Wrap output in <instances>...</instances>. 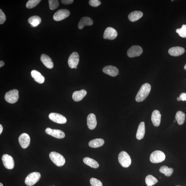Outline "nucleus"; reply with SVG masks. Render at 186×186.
I'll list each match as a JSON object with an SVG mask.
<instances>
[{"mask_svg":"<svg viewBox=\"0 0 186 186\" xmlns=\"http://www.w3.org/2000/svg\"><path fill=\"white\" fill-rule=\"evenodd\" d=\"M42 19L41 17L38 16H32L29 18L28 22L32 26L36 27L41 23Z\"/></svg>","mask_w":186,"mask_h":186,"instance_id":"bb28decb","label":"nucleus"},{"mask_svg":"<svg viewBox=\"0 0 186 186\" xmlns=\"http://www.w3.org/2000/svg\"><path fill=\"white\" fill-rule=\"evenodd\" d=\"M87 94V91L84 89L75 91L73 93L72 99L75 101H79L84 98Z\"/></svg>","mask_w":186,"mask_h":186,"instance_id":"aec40b11","label":"nucleus"},{"mask_svg":"<svg viewBox=\"0 0 186 186\" xmlns=\"http://www.w3.org/2000/svg\"><path fill=\"white\" fill-rule=\"evenodd\" d=\"M19 91L17 89L10 90L6 93L5 96L6 101L10 104H14L16 102L19 98Z\"/></svg>","mask_w":186,"mask_h":186,"instance_id":"39448f33","label":"nucleus"},{"mask_svg":"<svg viewBox=\"0 0 186 186\" xmlns=\"http://www.w3.org/2000/svg\"></svg>","mask_w":186,"mask_h":186,"instance_id":"de8ad7c7","label":"nucleus"},{"mask_svg":"<svg viewBox=\"0 0 186 186\" xmlns=\"http://www.w3.org/2000/svg\"><path fill=\"white\" fill-rule=\"evenodd\" d=\"M165 158L164 153L160 151L157 150L153 152L150 157V161L152 163H157L164 161Z\"/></svg>","mask_w":186,"mask_h":186,"instance_id":"423d86ee","label":"nucleus"},{"mask_svg":"<svg viewBox=\"0 0 186 186\" xmlns=\"http://www.w3.org/2000/svg\"><path fill=\"white\" fill-rule=\"evenodd\" d=\"M31 76L35 81L40 84L43 83L45 81V78L41 73L36 70H33L31 71Z\"/></svg>","mask_w":186,"mask_h":186,"instance_id":"4be33fe9","label":"nucleus"},{"mask_svg":"<svg viewBox=\"0 0 186 186\" xmlns=\"http://www.w3.org/2000/svg\"><path fill=\"white\" fill-rule=\"evenodd\" d=\"M185 49L180 47H174L171 48L168 51L171 56L174 57L180 56L184 53Z\"/></svg>","mask_w":186,"mask_h":186,"instance_id":"dca6fc26","label":"nucleus"},{"mask_svg":"<svg viewBox=\"0 0 186 186\" xmlns=\"http://www.w3.org/2000/svg\"><path fill=\"white\" fill-rule=\"evenodd\" d=\"M176 120H174V122H176Z\"/></svg>","mask_w":186,"mask_h":186,"instance_id":"a18cd8bd","label":"nucleus"},{"mask_svg":"<svg viewBox=\"0 0 186 186\" xmlns=\"http://www.w3.org/2000/svg\"><path fill=\"white\" fill-rule=\"evenodd\" d=\"M185 118V115L184 113L181 111H178L176 114V120L177 121L178 124L180 125L184 124Z\"/></svg>","mask_w":186,"mask_h":186,"instance_id":"cd10ccee","label":"nucleus"},{"mask_svg":"<svg viewBox=\"0 0 186 186\" xmlns=\"http://www.w3.org/2000/svg\"><path fill=\"white\" fill-rule=\"evenodd\" d=\"M87 125L90 130H93L96 127L97 121L96 117L93 114H89L87 118Z\"/></svg>","mask_w":186,"mask_h":186,"instance_id":"f3484780","label":"nucleus"},{"mask_svg":"<svg viewBox=\"0 0 186 186\" xmlns=\"http://www.w3.org/2000/svg\"><path fill=\"white\" fill-rule=\"evenodd\" d=\"M93 24L92 20L90 17H85L80 19L78 25V27L80 29H82L85 26H91Z\"/></svg>","mask_w":186,"mask_h":186,"instance_id":"a211bd4d","label":"nucleus"},{"mask_svg":"<svg viewBox=\"0 0 186 186\" xmlns=\"http://www.w3.org/2000/svg\"><path fill=\"white\" fill-rule=\"evenodd\" d=\"M184 69L186 70V64H185V66L184 67Z\"/></svg>","mask_w":186,"mask_h":186,"instance_id":"37998d69","label":"nucleus"},{"mask_svg":"<svg viewBox=\"0 0 186 186\" xmlns=\"http://www.w3.org/2000/svg\"><path fill=\"white\" fill-rule=\"evenodd\" d=\"M90 181L92 186H103L102 182L96 178H92Z\"/></svg>","mask_w":186,"mask_h":186,"instance_id":"72a5a7b5","label":"nucleus"},{"mask_svg":"<svg viewBox=\"0 0 186 186\" xmlns=\"http://www.w3.org/2000/svg\"><path fill=\"white\" fill-rule=\"evenodd\" d=\"M18 141L21 147L23 149H26L30 144L31 139L28 135L26 133H23L20 135Z\"/></svg>","mask_w":186,"mask_h":186,"instance_id":"ddd939ff","label":"nucleus"},{"mask_svg":"<svg viewBox=\"0 0 186 186\" xmlns=\"http://www.w3.org/2000/svg\"><path fill=\"white\" fill-rule=\"evenodd\" d=\"M83 162L85 164L95 169L99 167V164L96 161L89 157H86L83 159Z\"/></svg>","mask_w":186,"mask_h":186,"instance_id":"393cba45","label":"nucleus"},{"mask_svg":"<svg viewBox=\"0 0 186 186\" xmlns=\"http://www.w3.org/2000/svg\"><path fill=\"white\" fill-rule=\"evenodd\" d=\"M48 2L49 8L51 10L56 9L59 6V2L58 0H49Z\"/></svg>","mask_w":186,"mask_h":186,"instance_id":"473e14b6","label":"nucleus"},{"mask_svg":"<svg viewBox=\"0 0 186 186\" xmlns=\"http://www.w3.org/2000/svg\"><path fill=\"white\" fill-rule=\"evenodd\" d=\"M145 181L146 184L148 186L154 185L158 181L157 178L151 175H148L145 178Z\"/></svg>","mask_w":186,"mask_h":186,"instance_id":"c756f323","label":"nucleus"},{"mask_svg":"<svg viewBox=\"0 0 186 186\" xmlns=\"http://www.w3.org/2000/svg\"></svg>","mask_w":186,"mask_h":186,"instance_id":"49530a36","label":"nucleus"},{"mask_svg":"<svg viewBox=\"0 0 186 186\" xmlns=\"http://www.w3.org/2000/svg\"><path fill=\"white\" fill-rule=\"evenodd\" d=\"M45 132L47 134L58 139H62L65 136L64 132L58 129H52L51 128H48L45 130Z\"/></svg>","mask_w":186,"mask_h":186,"instance_id":"f8f14e48","label":"nucleus"},{"mask_svg":"<svg viewBox=\"0 0 186 186\" xmlns=\"http://www.w3.org/2000/svg\"><path fill=\"white\" fill-rule=\"evenodd\" d=\"M102 71L104 73L113 77L117 76L119 74V70L117 68L111 65L104 67Z\"/></svg>","mask_w":186,"mask_h":186,"instance_id":"2eb2a0df","label":"nucleus"},{"mask_svg":"<svg viewBox=\"0 0 186 186\" xmlns=\"http://www.w3.org/2000/svg\"><path fill=\"white\" fill-rule=\"evenodd\" d=\"M49 156L53 163L57 166H62L66 162L64 157L61 154L56 152L50 153Z\"/></svg>","mask_w":186,"mask_h":186,"instance_id":"f03ea898","label":"nucleus"},{"mask_svg":"<svg viewBox=\"0 0 186 186\" xmlns=\"http://www.w3.org/2000/svg\"><path fill=\"white\" fill-rule=\"evenodd\" d=\"M161 115L159 111L155 110L152 113L151 120L153 124L155 127L159 126L161 122Z\"/></svg>","mask_w":186,"mask_h":186,"instance_id":"412c9836","label":"nucleus"},{"mask_svg":"<svg viewBox=\"0 0 186 186\" xmlns=\"http://www.w3.org/2000/svg\"><path fill=\"white\" fill-rule=\"evenodd\" d=\"M79 61V57L78 54L76 52H74L70 55L68 60V64L71 68H74L77 67Z\"/></svg>","mask_w":186,"mask_h":186,"instance_id":"1a4fd4ad","label":"nucleus"},{"mask_svg":"<svg viewBox=\"0 0 186 186\" xmlns=\"http://www.w3.org/2000/svg\"><path fill=\"white\" fill-rule=\"evenodd\" d=\"M41 60L45 66L49 69H52L54 67V63L52 59L47 55L42 54L41 56Z\"/></svg>","mask_w":186,"mask_h":186,"instance_id":"6ab92c4d","label":"nucleus"},{"mask_svg":"<svg viewBox=\"0 0 186 186\" xmlns=\"http://www.w3.org/2000/svg\"><path fill=\"white\" fill-rule=\"evenodd\" d=\"M90 6L94 7H98L101 4V2L99 0H90L89 1Z\"/></svg>","mask_w":186,"mask_h":186,"instance_id":"f704fd0d","label":"nucleus"},{"mask_svg":"<svg viewBox=\"0 0 186 186\" xmlns=\"http://www.w3.org/2000/svg\"><path fill=\"white\" fill-rule=\"evenodd\" d=\"M2 160L4 166L7 169H12L14 167L15 162L13 158L7 154L2 155Z\"/></svg>","mask_w":186,"mask_h":186,"instance_id":"0eeeda50","label":"nucleus"},{"mask_svg":"<svg viewBox=\"0 0 186 186\" xmlns=\"http://www.w3.org/2000/svg\"><path fill=\"white\" fill-rule=\"evenodd\" d=\"M5 65V63L3 61H2L1 60L0 61V67L1 68L2 67H3Z\"/></svg>","mask_w":186,"mask_h":186,"instance_id":"58836bf2","label":"nucleus"},{"mask_svg":"<svg viewBox=\"0 0 186 186\" xmlns=\"http://www.w3.org/2000/svg\"><path fill=\"white\" fill-rule=\"evenodd\" d=\"M142 52L143 49L141 47L139 46H134L128 50L127 55L130 58H134L140 56Z\"/></svg>","mask_w":186,"mask_h":186,"instance_id":"9d476101","label":"nucleus"},{"mask_svg":"<svg viewBox=\"0 0 186 186\" xmlns=\"http://www.w3.org/2000/svg\"></svg>","mask_w":186,"mask_h":186,"instance_id":"09e8293b","label":"nucleus"},{"mask_svg":"<svg viewBox=\"0 0 186 186\" xmlns=\"http://www.w3.org/2000/svg\"><path fill=\"white\" fill-rule=\"evenodd\" d=\"M176 32L180 37L186 38V25H183L181 28L177 29Z\"/></svg>","mask_w":186,"mask_h":186,"instance_id":"2f4dec72","label":"nucleus"},{"mask_svg":"<svg viewBox=\"0 0 186 186\" xmlns=\"http://www.w3.org/2000/svg\"><path fill=\"white\" fill-rule=\"evenodd\" d=\"M75 69H77V67H75Z\"/></svg>","mask_w":186,"mask_h":186,"instance_id":"c03bdc74","label":"nucleus"},{"mask_svg":"<svg viewBox=\"0 0 186 186\" xmlns=\"http://www.w3.org/2000/svg\"><path fill=\"white\" fill-rule=\"evenodd\" d=\"M104 140L103 139H96L90 141L89 143V145L91 148H97L101 147L104 144Z\"/></svg>","mask_w":186,"mask_h":186,"instance_id":"a878e982","label":"nucleus"},{"mask_svg":"<svg viewBox=\"0 0 186 186\" xmlns=\"http://www.w3.org/2000/svg\"><path fill=\"white\" fill-rule=\"evenodd\" d=\"M118 161L123 167H129L131 163V160L129 154L125 151L121 152L118 155Z\"/></svg>","mask_w":186,"mask_h":186,"instance_id":"7ed1b4c3","label":"nucleus"},{"mask_svg":"<svg viewBox=\"0 0 186 186\" xmlns=\"http://www.w3.org/2000/svg\"><path fill=\"white\" fill-rule=\"evenodd\" d=\"M0 186H3V184L1 183H0Z\"/></svg>","mask_w":186,"mask_h":186,"instance_id":"79ce46f5","label":"nucleus"},{"mask_svg":"<svg viewBox=\"0 0 186 186\" xmlns=\"http://www.w3.org/2000/svg\"><path fill=\"white\" fill-rule=\"evenodd\" d=\"M41 1V0H29L27 2L26 7L28 9L33 8L37 6Z\"/></svg>","mask_w":186,"mask_h":186,"instance_id":"7c9ffc66","label":"nucleus"},{"mask_svg":"<svg viewBox=\"0 0 186 186\" xmlns=\"http://www.w3.org/2000/svg\"><path fill=\"white\" fill-rule=\"evenodd\" d=\"M61 3L64 5H69L74 2L73 0H61Z\"/></svg>","mask_w":186,"mask_h":186,"instance_id":"e433bc0d","label":"nucleus"},{"mask_svg":"<svg viewBox=\"0 0 186 186\" xmlns=\"http://www.w3.org/2000/svg\"><path fill=\"white\" fill-rule=\"evenodd\" d=\"M2 130H3V127L1 125H0V134H1Z\"/></svg>","mask_w":186,"mask_h":186,"instance_id":"ea45409f","label":"nucleus"},{"mask_svg":"<svg viewBox=\"0 0 186 186\" xmlns=\"http://www.w3.org/2000/svg\"><path fill=\"white\" fill-rule=\"evenodd\" d=\"M6 21V16L2 10L0 9V24H3Z\"/></svg>","mask_w":186,"mask_h":186,"instance_id":"c9c22d12","label":"nucleus"},{"mask_svg":"<svg viewBox=\"0 0 186 186\" xmlns=\"http://www.w3.org/2000/svg\"><path fill=\"white\" fill-rule=\"evenodd\" d=\"M180 98L182 101H186V93H182L180 95Z\"/></svg>","mask_w":186,"mask_h":186,"instance_id":"4c0bfd02","label":"nucleus"},{"mask_svg":"<svg viewBox=\"0 0 186 186\" xmlns=\"http://www.w3.org/2000/svg\"><path fill=\"white\" fill-rule=\"evenodd\" d=\"M161 173L164 174L167 177L171 176L173 172V169L172 168H169L166 166H163L161 167L159 169Z\"/></svg>","mask_w":186,"mask_h":186,"instance_id":"c85d7f7f","label":"nucleus"},{"mask_svg":"<svg viewBox=\"0 0 186 186\" xmlns=\"http://www.w3.org/2000/svg\"><path fill=\"white\" fill-rule=\"evenodd\" d=\"M151 90V85L148 83L143 85L135 97V100L137 102L144 101L150 94Z\"/></svg>","mask_w":186,"mask_h":186,"instance_id":"f257e3e1","label":"nucleus"},{"mask_svg":"<svg viewBox=\"0 0 186 186\" xmlns=\"http://www.w3.org/2000/svg\"><path fill=\"white\" fill-rule=\"evenodd\" d=\"M143 15V12L141 11H135L130 13L128 15V18L131 22H135L141 18Z\"/></svg>","mask_w":186,"mask_h":186,"instance_id":"b1692460","label":"nucleus"},{"mask_svg":"<svg viewBox=\"0 0 186 186\" xmlns=\"http://www.w3.org/2000/svg\"><path fill=\"white\" fill-rule=\"evenodd\" d=\"M145 133V123L144 122L140 123L138 127L136 134V138L138 140H141L144 138Z\"/></svg>","mask_w":186,"mask_h":186,"instance_id":"5701e85b","label":"nucleus"},{"mask_svg":"<svg viewBox=\"0 0 186 186\" xmlns=\"http://www.w3.org/2000/svg\"><path fill=\"white\" fill-rule=\"evenodd\" d=\"M70 14L69 10L66 9H60L54 14L53 18L56 21H61L68 17Z\"/></svg>","mask_w":186,"mask_h":186,"instance_id":"6e6552de","label":"nucleus"},{"mask_svg":"<svg viewBox=\"0 0 186 186\" xmlns=\"http://www.w3.org/2000/svg\"><path fill=\"white\" fill-rule=\"evenodd\" d=\"M50 120L59 124H64L67 122L66 118L62 115L56 113H51L49 115Z\"/></svg>","mask_w":186,"mask_h":186,"instance_id":"9b49d317","label":"nucleus"},{"mask_svg":"<svg viewBox=\"0 0 186 186\" xmlns=\"http://www.w3.org/2000/svg\"><path fill=\"white\" fill-rule=\"evenodd\" d=\"M118 33L115 29L111 27L107 28L105 29L104 34L105 39L112 40L116 38Z\"/></svg>","mask_w":186,"mask_h":186,"instance_id":"4468645a","label":"nucleus"},{"mask_svg":"<svg viewBox=\"0 0 186 186\" xmlns=\"http://www.w3.org/2000/svg\"><path fill=\"white\" fill-rule=\"evenodd\" d=\"M177 100L178 101H181V100H180L179 97H178L177 98Z\"/></svg>","mask_w":186,"mask_h":186,"instance_id":"a19ab883","label":"nucleus"},{"mask_svg":"<svg viewBox=\"0 0 186 186\" xmlns=\"http://www.w3.org/2000/svg\"><path fill=\"white\" fill-rule=\"evenodd\" d=\"M41 178V174L39 172H34L27 176L25 180V184L29 186L35 185L39 180Z\"/></svg>","mask_w":186,"mask_h":186,"instance_id":"20e7f679","label":"nucleus"}]
</instances>
